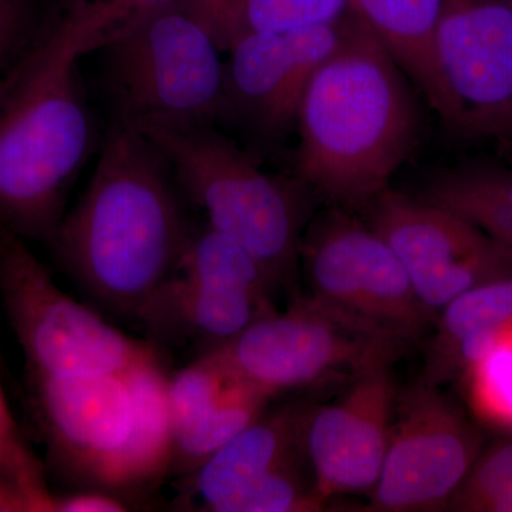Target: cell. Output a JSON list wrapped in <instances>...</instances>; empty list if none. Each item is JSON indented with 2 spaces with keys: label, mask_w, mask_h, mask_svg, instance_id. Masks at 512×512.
<instances>
[{
  "label": "cell",
  "mask_w": 512,
  "mask_h": 512,
  "mask_svg": "<svg viewBox=\"0 0 512 512\" xmlns=\"http://www.w3.org/2000/svg\"><path fill=\"white\" fill-rule=\"evenodd\" d=\"M180 192L160 150L113 120L89 187L49 247L90 298L137 319L178 271L194 235Z\"/></svg>",
  "instance_id": "6da1fadb"
},
{
  "label": "cell",
  "mask_w": 512,
  "mask_h": 512,
  "mask_svg": "<svg viewBox=\"0 0 512 512\" xmlns=\"http://www.w3.org/2000/svg\"><path fill=\"white\" fill-rule=\"evenodd\" d=\"M296 124V178L346 211L369 207L416 150L421 120L409 77L353 10L309 80Z\"/></svg>",
  "instance_id": "7a4b0ae2"
},
{
  "label": "cell",
  "mask_w": 512,
  "mask_h": 512,
  "mask_svg": "<svg viewBox=\"0 0 512 512\" xmlns=\"http://www.w3.org/2000/svg\"><path fill=\"white\" fill-rule=\"evenodd\" d=\"M72 33L56 6L0 76V228L50 245L97 141Z\"/></svg>",
  "instance_id": "3957f363"
},
{
  "label": "cell",
  "mask_w": 512,
  "mask_h": 512,
  "mask_svg": "<svg viewBox=\"0 0 512 512\" xmlns=\"http://www.w3.org/2000/svg\"><path fill=\"white\" fill-rule=\"evenodd\" d=\"M181 192L207 212L208 224L237 242L274 291L291 284L299 259L306 185L272 177L214 124L143 123ZM309 190V188H308Z\"/></svg>",
  "instance_id": "277c9868"
},
{
  "label": "cell",
  "mask_w": 512,
  "mask_h": 512,
  "mask_svg": "<svg viewBox=\"0 0 512 512\" xmlns=\"http://www.w3.org/2000/svg\"><path fill=\"white\" fill-rule=\"evenodd\" d=\"M100 50L114 121L215 124L235 117L220 47L183 0L147 10Z\"/></svg>",
  "instance_id": "5b68a950"
},
{
  "label": "cell",
  "mask_w": 512,
  "mask_h": 512,
  "mask_svg": "<svg viewBox=\"0 0 512 512\" xmlns=\"http://www.w3.org/2000/svg\"><path fill=\"white\" fill-rule=\"evenodd\" d=\"M410 348L353 325L308 299L256 319L234 339L207 350L225 375L271 399L342 376L393 365Z\"/></svg>",
  "instance_id": "8992f818"
},
{
  "label": "cell",
  "mask_w": 512,
  "mask_h": 512,
  "mask_svg": "<svg viewBox=\"0 0 512 512\" xmlns=\"http://www.w3.org/2000/svg\"><path fill=\"white\" fill-rule=\"evenodd\" d=\"M0 298L30 373H123L158 355L56 285L25 239L0 228Z\"/></svg>",
  "instance_id": "52a82bcc"
},
{
  "label": "cell",
  "mask_w": 512,
  "mask_h": 512,
  "mask_svg": "<svg viewBox=\"0 0 512 512\" xmlns=\"http://www.w3.org/2000/svg\"><path fill=\"white\" fill-rule=\"evenodd\" d=\"M299 258L306 299L367 332L412 346L433 322L393 249L342 208L312 222Z\"/></svg>",
  "instance_id": "ba28073f"
},
{
  "label": "cell",
  "mask_w": 512,
  "mask_h": 512,
  "mask_svg": "<svg viewBox=\"0 0 512 512\" xmlns=\"http://www.w3.org/2000/svg\"><path fill=\"white\" fill-rule=\"evenodd\" d=\"M367 210L434 319L463 293L512 274V248L446 208L387 188Z\"/></svg>",
  "instance_id": "9c48e42d"
},
{
  "label": "cell",
  "mask_w": 512,
  "mask_h": 512,
  "mask_svg": "<svg viewBox=\"0 0 512 512\" xmlns=\"http://www.w3.org/2000/svg\"><path fill=\"white\" fill-rule=\"evenodd\" d=\"M396 414L367 510L447 508L480 456V433L456 404L426 382L404 393Z\"/></svg>",
  "instance_id": "30bf717a"
},
{
  "label": "cell",
  "mask_w": 512,
  "mask_h": 512,
  "mask_svg": "<svg viewBox=\"0 0 512 512\" xmlns=\"http://www.w3.org/2000/svg\"><path fill=\"white\" fill-rule=\"evenodd\" d=\"M436 56L450 103L448 126L512 146L510 0H447Z\"/></svg>",
  "instance_id": "8fae6325"
},
{
  "label": "cell",
  "mask_w": 512,
  "mask_h": 512,
  "mask_svg": "<svg viewBox=\"0 0 512 512\" xmlns=\"http://www.w3.org/2000/svg\"><path fill=\"white\" fill-rule=\"evenodd\" d=\"M308 413L288 406L262 414L188 474V495L212 512L322 511L301 473Z\"/></svg>",
  "instance_id": "7c38bea8"
},
{
  "label": "cell",
  "mask_w": 512,
  "mask_h": 512,
  "mask_svg": "<svg viewBox=\"0 0 512 512\" xmlns=\"http://www.w3.org/2000/svg\"><path fill=\"white\" fill-rule=\"evenodd\" d=\"M124 373L28 372L30 406L50 463L63 476L100 491H111L117 458L133 421Z\"/></svg>",
  "instance_id": "4fadbf2b"
},
{
  "label": "cell",
  "mask_w": 512,
  "mask_h": 512,
  "mask_svg": "<svg viewBox=\"0 0 512 512\" xmlns=\"http://www.w3.org/2000/svg\"><path fill=\"white\" fill-rule=\"evenodd\" d=\"M392 366L360 373L338 400L309 410L303 451L313 491L323 503L336 495L372 493L376 487L399 399Z\"/></svg>",
  "instance_id": "5bb4252c"
},
{
  "label": "cell",
  "mask_w": 512,
  "mask_h": 512,
  "mask_svg": "<svg viewBox=\"0 0 512 512\" xmlns=\"http://www.w3.org/2000/svg\"><path fill=\"white\" fill-rule=\"evenodd\" d=\"M348 15L326 25L252 33L235 40L225 63L235 117L268 134H282L296 124L306 86L338 47Z\"/></svg>",
  "instance_id": "9a60e30c"
},
{
  "label": "cell",
  "mask_w": 512,
  "mask_h": 512,
  "mask_svg": "<svg viewBox=\"0 0 512 512\" xmlns=\"http://www.w3.org/2000/svg\"><path fill=\"white\" fill-rule=\"evenodd\" d=\"M269 397L235 382L205 355L170 377L168 474L188 476L265 413Z\"/></svg>",
  "instance_id": "2e32d148"
},
{
  "label": "cell",
  "mask_w": 512,
  "mask_h": 512,
  "mask_svg": "<svg viewBox=\"0 0 512 512\" xmlns=\"http://www.w3.org/2000/svg\"><path fill=\"white\" fill-rule=\"evenodd\" d=\"M272 312L271 299L194 284L175 274L141 309L137 320L160 338L191 340L207 352Z\"/></svg>",
  "instance_id": "e0dca14e"
},
{
  "label": "cell",
  "mask_w": 512,
  "mask_h": 512,
  "mask_svg": "<svg viewBox=\"0 0 512 512\" xmlns=\"http://www.w3.org/2000/svg\"><path fill=\"white\" fill-rule=\"evenodd\" d=\"M426 383L437 386L466 375L512 328V274L470 289L436 316Z\"/></svg>",
  "instance_id": "ac0fdd59"
},
{
  "label": "cell",
  "mask_w": 512,
  "mask_h": 512,
  "mask_svg": "<svg viewBox=\"0 0 512 512\" xmlns=\"http://www.w3.org/2000/svg\"><path fill=\"white\" fill-rule=\"evenodd\" d=\"M447 0H352V10L379 37L431 109L450 124V103L436 56L437 26Z\"/></svg>",
  "instance_id": "d6986e66"
},
{
  "label": "cell",
  "mask_w": 512,
  "mask_h": 512,
  "mask_svg": "<svg viewBox=\"0 0 512 512\" xmlns=\"http://www.w3.org/2000/svg\"><path fill=\"white\" fill-rule=\"evenodd\" d=\"M124 375L133 403V421L117 458L111 491L158 480L168 474L170 467V377L161 366L160 356L148 357Z\"/></svg>",
  "instance_id": "ffe728a7"
},
{
  "label": "cell",
  "mask_w": 512,
  "mask_h": 512,
  "mask_svg": "<svg viewBox=\"0 0 512 512\" xmlns=\"http://www.w3.org/2000/svg\"><path fill=\"white\" fill-rule=\"evenodd\" d=\"M205 23L220 50L252 33L288 32L338 22L352 0H183Z\"/></svg>",
  "instance_id": "44dd1931"
},
{
  "label": "cell",
  "mask_w": 512,
  "mask_h": 512,
  "mask_svg": "<svg viewBox=\"0 0 512 512\" xmlns=\"http://www.w3.org/2000/svg\"><path fill=\"white\" fill-rule=\"evenodd\" d=\"M446 208L512 248V171L466 167L434 178L424 200Z\"/></svg>",
  "instance_id": "7402d4cb"
},
{
  "label": "cell",
  "mask_w": 512,
  "mask_h": 512,
  "mask_svg": "<svg viewBox=\"0 0 512 512\" xmlns=\"http://www.w3.org/2000/svg\"><path fill=\"white\" fill-rule=\"evenodd\" d=\"M177 0H59L56 9L66 20L80 56L100 50L147 10Z\"/></svg>",
  "instance_id": "603a6c76"
},
{
  "label": "cell",
  "mask_w": 512,
  "mask_h": 512,
  "mask_svg": "<svg viewBox=\"0 0 512 512\" xmlns=\"http://www.w3.org/2000/svg\"><path fill=\"white\" fill-rule=\"evenodd\" d=\"M0 484L29 498L33 512H56L59 495L47 490L45 467L35 456L13 417L0 383Z\"/></svg>",
  "instance_id": "cb8c5ba5"
},
{
  "label": "cell",
  "mask_w": 512,
  "mask_h": 512,
  "mask_svg": "<svg viewBox=\"0 0 512 512\" xmlns=\"http://www.w3.org/2000/svg\"><path fill=\"white\" fill-rule=\"evenodd\" d=\"M466 376L471 406L478 416L512 431V328Z\"/></svg>",
  "instance_id": "d4e9b609"
},
{
  "label": "cell",
  "mask_w": 512,
  "mask_h": 512,
  "mask_svg": "<svg viewBox=\"0 0 512 512\" xmlns=\"http://www.w3.org/2000/svg\"><path fill=\"white\" fill-rule=\"evenodd\" d=\"M512 500V439L480 453L448 510L501 512Z\"/></svg>",
  "instance_id": "484cf974"
},
{
  "label": "cell",
  "mask_w": 512,
  "mask_h": 512,
  "mask_svg": "<svg viewBox=\"0 0 512 512\" xmlns=\"http://www.w3.org/2000/svg\"><path fill=\"white\" fill-rule=\"evenodd\" d=\"M49 0H0V76L45 22Z\"/></svg>",
  "instance_id": "4316f807"
},
{
  "label": "cell",
  "mask_w": 512,
  "mask_h": 512,
  "mask_svg": "<svg viewBox=\"0 0 512 512\" xmlns=\"http://www.w3.org/2000/svg\"><path fill=\"white\" fill-rule=\"evenodd\" d=\"M501 512H512V500L510 503L504 505L503 510Z\"/></svg>",
  "instance_id": "83f0119b"
},
{
  "label": "cell",
  "mask_w": 512,
  "mask_h": 512,
  "mask_svg": "<svg viewBox=\"0 0 512 512\" xmlns=\"http://www.w3.org/2000/svg\"><path fill=\"white\" fill-rule=\"evenodd\" d=\"M510 5L512 6V0H510Z\"/></svg>",
  "instance_id": "f1b7e54d"
}]
</instances>
